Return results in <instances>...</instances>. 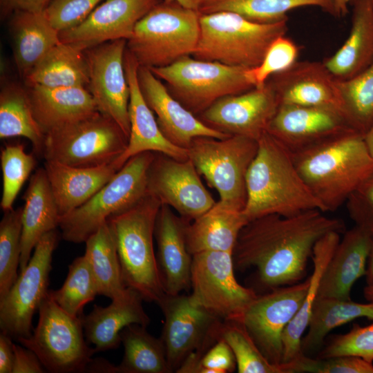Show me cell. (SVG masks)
<instances>
[{"mask_svg":"<svg viewBox=\"0 0 373 373\" xmlns=\"http://www.w3.org/2000/svg\"><path fill=\"white\" fill-rule=\"evenodd\" d=\"M319 209L283 216L269 214L249 221L233 251L234 265L256 268L261 283L271 289L299 283L316 242L331 231L343 233V220Z\"/></svg>","mask_w":373,"mask_h":373,"instance_id":"1","label":"cell"},{"mask_svg":"<svg viewBox=\"0 0 373 373\" xmlns=\"http://www.w3.org/2000/svg\"><path fill=\"white\" fill-rule=\"evenodd\" d=\"M258 143L246 179L242 213L248 222L269 214L291 216L311 209L324 212L298 172L292 153L267 131Z\"/></svg>","mask_w":373,"mask_h":373,"instance_id":"2","label":"cell"},{"mask_svg":"<svg viewBox=\"0 0 373 373\" xmlns=\"http://www.w3.org/2000/svg\"><path fill=\"white\" fill-rule=\"evenodd\" d=\"M296 168L324 212L335 211L373 170L363 135L356 131L292 153Z\"/></svg>","mask_w":373,"mask_h":373,"instance_id":"3","label":"cell"},{"mask_svg":"<svg viewBox=\"0 0 373 373\" xmlns=\"http://www.w3.org/2000/svg\"><path fill=\"white\" fill-rule=\"evenodd\" d=\"M161 204L147 193L131 207L107 220L115 237L125 286L143 300L157 304L166 294L153 247Z\"/></svg>","mask_w":373,"mask_h":373,"instance_id":"4","label":"cell"},{"mask_svg":"<svg viewBox=\"0 0 373 373\" xmlns=\"http://www.w3.org/2000/svg\"><path fill=\"white\" fill-rule=\"evenodd\" d=\"M287 21L260 23L229 11L201 14L200 35L192 57L252 68L262 61L272 42L285 35Z\"/></svg>","mask_w":373,"mask_h":373,"instance_id":"5","label":"cell"},{"mask_svg":"<svg viewBox=\"0 0 373 373\" xmlns=\"http://www.w3.org/2000/svg\"><path fill=\"white\" fill-rule=\"evenodd\" d=\"M200 15L176 1H161L137 23L126 49L139 66L149 68L165 67L192 55Z\"/></svg>","mask_w":373,"mask_h":373,"instance_id":"6","label":"cell"},{"mask_svg":"<svg viewBox=\"0 0 373 373\" xmlns=\"http://www.w3.org/2000/svg\"><path fill=\"white\" fill-rule=\"evenodd\" d=\"M155 153L146 151L130 158L114 177L84 204L60 216L61 238L85 242L109 217L131 207L147 194V174Z\"/></svg>","mask_w":373,"mask_h":373,"instance_id":"7","label":"cell"},{"mask_svg":"<svg viewBox=\"0 0 373 373\" xmlns=\"http://www.w3.org/2000/svg\"><path fill=\"white\" fill-rule=\"evenodd\" d=\"M150 69L165 82L169 93L196 116L223 97L255 87L249 68L197 59L191 55L169 66Z\"/></svg>","mask_w":373,"mask_h":373,"instance_id":"8","label":"cell"},{"mask_svg":"<svg viewBox=\"0 0 373 373\" xmlns=\"http://www.w3.org/2000/svg\"><path fill=\"white\" fill-rule=\"evenodd\" d=\"M128 141L112 119L98 112L46 133L41 155L73 166H102L114 162Z\"/></svg>","mask_w":373,"mask_h":373,"instance_id":"9","label":"cell"},{"mask_svg":"<svg viewBox=\"0 0 373 373\" xmlns=\"http://www.w3.org/2000/svg\"><path fill=\"white\" fill-rule=\"evenodd\" d=\"M84 334L81 318L62 309L48 292L32 335L17 341L34 352L47 372H84L97 352Z\"/></svg>","mask_w":373,"mask_h":373,"instance_id":"10","label":"cell"},{"mask_svg":"<svg viewBox=\"0 0 373 373\" xmlns=\"http://www.w3.org/2000/svg\"><path fill=\"white\" fill-rule=\"evenodd\" d=\"M258 148V140L240 135L224 139L198 137L192 140L188 151L199 174L218 191L219 202L243 211L247 174Z\"/></svg>","mask_w":373,"mask_h":373,"instance_id":"11","label":"cell"},{"mask_svg":"<svg viewBox=\"0 0 373 373\" xmlns=\"http://www.w3.org/2000/svg\"><path fill=\"white\" fill-rule=\"evenodd\" d=\"M233 253L207 251L192 256L190 299L223 321L242 323L255 291L238 283Z\"/></svg>","mask_w":373,"mask_h":373,"instance_id":"12","label":"cell"},{"mask_svg":"<svg viewBox=\"0 0 373 373\" xmlns=\"http://www.w3.org/2000/svg\"><path fill=\"white\" fill-rule=\"evenodd\" d=\"M59 238L56 229L38 242L23 270L7 294L0 299V329L13 340L28 338L33 332L32 318L48 292L53 251Z\"/></svg>","mask_w":373,"mask_h":373,"instance_id":"13","label":"cell"},{"mask_svg":"<svg viewBox=\"0 0 373 373\" xmlns=\"http://www.w3.org/2000/svg\"><path fill=\"white\" fill-rule=\"evenodd\" d=\"M157 305L164 316L160 338L171 372L193 353L202 357L220 338L224 321L192 303L189 295L166 294Z\"/></svg>","mask_w":373,"mask_h":373,"instance_id":"14","label":"cell"},{"mask_svg":"<svg viewBox=\"0 0 373 373\" xmlns=\"http://www.w3.org/2000/svg\"><path fill=\"white\" fill-rule=\"evenodd\" d=\"M309 283L308 278L257 296L243 316L242 323L262 354L274 365L282 363L283 332L300 308Z\"/></svg>","mask_w":373,"mask_h":373,"instance_id":"15","label":"cell"},{"mask_svg":"<svg viewBox=\"0 0 373 373\" xmlns=\"http://www.w3.org/2000/svg\"><path fill=\"white\" fill-rule=\"evenodd\" d=\"M126 39L108 41L84 51L89 67L88 90L97 111L112 119L126 137L130 135V90L124 57Z\"/></svg>","mask_w":373,"mask_h":373,"instance_id":"16","label":"cell"},{"mask_svg":"<svg viewBox=\"0 0 373 373\" xmlns=\"http://www.w3.org/2000/svg\"><path fill=\"white\" fill-rule=\"evenodd\" d=\"M199 175L189 158L180 161L155 153L148 171L147 193L191 222L216 203Z\"/></svg>","mask_w":373,"mask_h":373,"instance_id":"17","label":"cell"},{"mask_svg":"<svg viewBox=\"0 0 373 373\" xmlns=\"http://www.w3.org/2000/svg\"><path fill=\"white\" fill-rule=\"evenodd\" d=\"M279 106L266 82L263 86L218 99L198 117L207 126L228 134L258 140L267 131Z\"/></svg>","mask_w":373,"mask_h":373,"instance_id":"18","label":"cell"},{"mask_svg":"<svg viewBox=\"0 0 373 373\" xmlns=\"http://www.w3.org/2000/svg\"><path fill=\"white\" fill-rule=\"evenodd\" d=\"M161 0H105L79 24L59 32L61 42L86 51L131 38L137 23Z\"/></svg>","mask_w":373,"mask_h":373,"instance_id":"19","label":"cell"},{"mask_svg":"<svg viewBox=\"0 0 373 373\" xmlns=\"http://www.w3.org/2000/svg\"><path fill=\"white\" fill-rule=\"evenodd\" d=\"M352 131L339 110L289 104L279 105L267 128L291 153Z\"/></svg>","mask_w":373,"mask_h":373,"instance_id":"20","label":"cell"},{"mask_svg":"<svg viewBox=\"0 0 373 373\" xmlns=\"http://www.w3.org/2000/svg\"><path fill=\"white\" fill-rule=\"evenodd\" d=\"M137 78L142 95L155 114L161 132L173 144L188 149L198 137L224 139L231 136L207 126L184 108L150 68L139 66Z\"/></svg>","mask_w":373,"mask_h":373,"instance_id":"21","label":"cell"},{"mask_svg":"<svg viewBox=\"0 0 373 373\" xmlns=\"http://www.w3.org/2000/svg\"><path fill=\"white\" fill-rule=\"evenodd\" d=\"M267 83L279 105L327 107L343 113L338 80L323 62L296 61L287 70L272 75Z\"/></svg>","mask_w":373,"mask_h":373,"instance_id":"22","label":"cell"},{"mask_svg":"<svg viewBox=\"0 0 373 373\" xmlns=\"http://www.w3.org/2000/svg\"><path fill=\"white\" fill-rule=\"evenodd\" d=\"M138 67V63L126 49L124 68L130 90V135L126 149L114 162L115 165L120 169L130 158L146 151L162 153L180 161L188 160V149L173 144L161 132L154 113L141 92L137 78Z\"/></svg>","mask_w":373,"mask_h":373,"instance_id":"23","label":"cell"},{"mask_svg":"<svg viewBox=\"0 0 373 373\" xmlns=\"http://www.w3.org/2000/svg\"><path fill=\"white\" fill-rule=\"evenodd\" d=\"M188 222L175 215L170 207L161 204L154 237L157 246V263L166 294H179L191 288L192 255L186 242Z\"/></svg>","mask_w":373,"mask_h":373,"instance_id":"24","label":"cell"},{"mask_svg":"<svg viewBox=\"0 0 373 373\" xmlns=\"http://www.w3.org/2000/svg\"><path fill=\"white\" fill-rule=\"evenodd\" d=\"M373 245V237L356 225L340 240L321 278L318 297L350 300L354 283L366 274L365 265Z\"/></svg>","mask_w":373,"mask_h":373,"instance_id":"25","label":"cell"},{"mask_svg":"<svg viewBox=\"0 0 373 373\" xmlns=\"http://www.w3.org/2000/svg\"><path fill=\"white\" fill-rule=\"evenodd\" d=\"M142 300L129 288L126 294L112 300L107 307L94 305L89 314L80 316L87 343L93 344L97 352L116 349L121 343L119 334L124 327L131 324L147 327L150 318Z\"/></svg>","mask_w":373,"mask_h":373,"instance_id":"26","label":"cell"},{"mask_svg":"<svg viewBox=\"0 0 373 373\" xmlns=\"http://www.w3.org/2000/svg\"><path fill=\"white\" fill-rule=\"evenodd\" d=\"M44 169L60 216L87 202L119 170L115 162L77 167L55 161H45Z\"/></svg>","mask_w":373,"mask_h":373,"instance_id":"27","label":"cell"},{"mask_svg":"<svg viewBox=\"0 0 373 373\" xmlns=\"http://www.w3.org/2000/svg\"><path fill=\"white\" fill-rule=\"evenodd\" d=\"M351 28L344 44L323 61L339 81L350 79L373 61V0H350Z\"/></svg>","mask_w":373,"mask_h":373,"instance_id":"28","label":"cell"},{"mask_svg":"<svg viewBox=\"0 0 373 373\" xmlns=\"http://www.w3.org/2000/svg\"><path fill=\"white\" fill-rule=\"evenodd\" d=\"M29 88L35 117L45 134L99 112L86 87Z\"/></svg>","mask_w":373,"mask_h":373,"instance_id":"29","label":"cell"},{"mask_svg":"<svg viewBox=\"0 0 373 373\" xmlns=\"http://www.w3.org/2000/svg\"><path fill=\"white\" fill-rule=\"evenodd\" d=\"M23 200L19 272L40 239L59 227L60 215L44 168L31 176Z\"/></svg>","mask_w":373,"mask_h":373,"instance_id":"30","label":"cell"},{"mask_svg":"<svg viewBox=\"0 0 373 373\" xmlns=\"http://www.w3.org/2000/svg\"><path fill=\"white\" fill-rule=\"evenodd\" d=\"M247 222L242 211L218 202L204 213L188 222L187 249L192 256L207 251L233 253L238 235Z\"/></svg>","mask_w":373,"mask_h":373,"instance_id":"31","label":"cell"},{"mask_svg":"<svg viewBox=\"0 0 373 373\" xmlns=\"http://www.w3.org/2000/svg\"><path fill=\"white\" fill-rule=\"evenodd\" d=\"M341 233L331 231L315 244L312 258L313 271L309 276V287L303 303L283 334L282 363H289L303 354L301 339L307 328L314 303L318 297L323 274L341 240Z\"/></svg>","mask_w":373,"mask_h":373,"instance_id":"32","label":"cell"},{"mask_svg":"<svg viewBox=\"0 0 373 373\" xmlns=\"http://www.w3.org/2000/svg\"><path fill=\"white\" fill-rule=\"evenodd\" d=\"M14 57L25 78L44 57L61 42L59 32L43 12L17 11L11 23Z\"/></svg>","mask_w":373,"mask_h":373,"instance_id":"33","label":"cell"},{"mask_svg":"<svg viewBox=\"0 0 373 373\" xmlns=\"http://www.w3.org/2000/svg\"><path fill=\"white\" fill-rule=\"evenodd\" d=\"M29 86L86 87L89 67L82 51L68 44L55 46L24 78Z\"/></svg>","mask_w":373,"mask_h":373,"instance_id":"34","label":"cell"},{"mask_svg":"<svg viewBox=\"0 0 373 373\" xmlns=\"http://www.w3.org/2000/svg\"><path fill=\"white\" fill-rule=\"evenodd\" d=\"M358 317L373 320V302L363 304L351 300L317 297L312 309L308 332L301 339L303 353L310 356L322 347L331 330Z\"/></svg>","mask_w":373,"mask_h":373,"instance_id":"35","label":"cell"},{"mask_svg":"<svg viewBox=\"0 0 373 373\" xmlns=\"http://www.w3.org/2000/svg\"><path fill=\"white\" fill-rule=\"evenodd\" d=\"M85 243L84 254L90 262L98 294L111 300L126 294L129 288L123 282L115 237L108 222Z\"/></svg>","mask_w":373,"mask_h":373,"instance_id":"36","label":"cell"},{"mask_svg":"<svg viewBox=\"0 0 373 373\" xmlns=\"http://www.w3.org/2000/svg\"><path fill=\"white\" fill-rule=\"evenodd\" d=\"M305 6L318 7L339 17L332 0H207L199 12L209 14L229 11L254 22L273 23L288 21L289 11Z\"/></svg>","mask_w":373,"mask_h":373,"instance_id":"37","label":"cell"},{"mask_svg":"<svg viewBox=\"0 0 373 373\" xmlns=\"http://www.w3.org/2000/svg\"><path fill=\"white\" fill-rule=\"evenodd\" d=\"M27 138L36 154L42 153L45 133L37 122L28 93L10 84L0 94V138Z\"/></svg>","mask_w":373,"mask_h":373,"instance_id":"38","label":"cell"},{"mask_svg":"<svg viewBox=\"0 0 373 373\" xmlns=\"http://www.w3.org/2000/svg\"><path fill=\"white\" fill-rule=\"evenodd\" d=\"M139 324H131L120 332L124 356L115 373H171L161 338H157Z\"/></svg>","mask_w":373,"mask_h":373,"instance_id":"39","label":"cell"},{"mask_svg":"<svg viewBox=\"0 0 373 373\" xmlns=\"http://www.w3.org/2000/svg\"><path fill=\"white\" fill-rule=\"evenodd\" d=\"M49 296L65 312L80 317L84 307L98 294L96 281L85 254L76 258L68 266L67 277L57 290H48Z\"/></svg>","mask_w":373,"mask_h":373,"instance_id":"40","label":"cell"},{"mask_svg":"<svg viewBox=\"0 0 373 373\" xmlns=\"http://www.w3.org/2000/svg\"><path fill=\"white\" fill-rule=\"evenodd\" d=\"M338 86L345 117L363 135L373 122V61L358 75L338 80Z\"/></svg>","mask_w":373,"mask_h":373,"instance_id":"41","label":"cell"},{"mask_svg":"<svg viewBox=\"0 0 373 373\" xmlns=\"http://www.w3.org/2000/svg\"><path fill=\"white\" fill-rule=\"evenodd\" d=\"M3 212L0 222V299L7 294L19 276L23 207Z\"/></svg>","mask_w":373,"mask_h":373,"instance_id":"42","label":"cell"},{"mask_svg":"<svg viewBox=\"0 0 373 373\" xmlns=\"http://www.w3.org/2000/svg\"><path fill=\"white\" fill-rule=\"evenodd\" d=\"M231 349L238 373H283L262 354L242 323L224 321L220 333Z\"/></svg>","mask_w":373,"mask_h":373,"instance_id":"43","label":"cell"},{"mask_svg":"<svg viewBox=\"0 0 373 373\" xmlns=\"http://www.w3.org/2000/svg\"><path fill=\"white\" fill-rule=\"evenodd\" d=\"M3 178L1 208L3 211L13 209L14 202L36 166L33 154L26 153L22 144L7 145L0 155Z\"/></svg>","mask_w":373,"mask_h":373,"instance_id":"44","label":"cell"},{"mask_svg":"<svg viewBox=\"0 0 373 373\" xmlns=\"http://www.w3.org/2000/svg\"><path fill=\"white\" fill-rule=\"evenodd\" d=\"M280 366L283 373H373L372 363L350 355L312 358L303 353Z\"/></svg>","mask_w":373,"mask_h":373,"instance_id":"45","label":"cell"},{"mask_svg":"<svg viewBox=\"0 0 373 373\" xmlns=\"http://www.w3.org/2000/svg\"><path fill=\"white\" fill-rule=\"evenodd\" d=\"M299 54L298 46L285 35L275 39L269 47L262 62L249 68V74L255 86H263L272 75L291 66Z\"/></svg>","mask_w":373,"mask_h":373,"instance_id":"46","label":"cell"},{"mask_svg":"<svg viewBox=\"0 0 373 373\" xmlns=\"http://www.w3.org/2000/svg\"><path fill=\"white\" fill-rule=\"evenodd\" d=\"M356 356L373 361V323L365 327L355 325L348 333L337 335L322 349L318 358Z\"/></svg>","mask_w":373,"mask_h":373,"instance_id":"47","label":"cell"},{"mask_svg":"<svg viewBox=\"0 0 373 373\" xmlns=\"http://www.w3.org/2000/svg\"><path fill=\"white\" fill-rule=\"evenodd\" d=\"M103 0H50L43 13L59 32L82 23Z\"/></svg>","mask_w":373,"mask_h":373,"instance_id":"48","label":"cell"},{"mask_svg":"<svg viewBox=\"0 0 373 373\" xmlns=\"http://www.w3.org/2000/svg\"><path fill=\"white\" fill-rule=\"evenodd\" d=\"M356 225L373 229V170L352 192L345 202Z\"/></svg>","mask_w":373,"mask_h":373,"instance_id":"49","label":"cell"},{"mask_svg":"<svg viewBox=\"0 0 373 373\" xmlns=\"http://www.w3.org/2000/svg\"><path fill=\"white\" fill-rule=\"evenodd\" d=\"M200 364L203 373L231 372L236 367L231 349L222 338H219L202 356Z\"/></svg>","mask_w":373,"mask_h":373,"instance_id":"50","label":"cell"},{"mask_svg":"<svg viewBox=\"0 0 373 373\" xmlns=\"http://www.w3.org/2000/svg\"><path fill=\"white\" fill-rule=\"evenodd\" d=\"M14 361L12 373H43L46 369L36 354L13 343Z\"/></svg>","mask_w":373,"mask_h":373,"instance_id":"51","label":"cell"},{"mask_svg":"<svg viewBox=\"0 0 373 373\" xmlns=\"http://www.w3.org/2000/svg\"><path fill=\"white\" fill-rule=\"evenodd\" d=\"M12 338L0 333V373H12L14 361Z\"/></svg>","mask_w":373,"mask_h":373,"instance_id":"52","label":"cell"},{"mask_svg":"<svg viewBox=\"0 0 373 373\" xmlns=\"http://www.w3.org/2000/svg\"><path fill=\"white\" fill-rule=\"evenodd\" d=\"M50 0H1L3 8L7 10L41 12Z\"/></svg>","mask_w":373,"mask_h":373,"instance_id":"53","label":"cell"},{"mask_svg":"<svg viewBox=\"0 0 373 373\" xmlns=\"http://www.w3.org/2000/svg\"><path fill=\"white\" fill-rule=\"evenodd\" d=\"M180 3V5L195 10L199 11L207 0H171Z\"/></svg>","mask_w":373,"mask_h":373,"instance_id":"54","label":"cell"},{"mask_svg":"<svg viewBox=\"0 0 373 373\" xmlns=\"http://www.w3.org/2000/svg\"><path fill=\"white\" fill-rule=\"evenodd\" d=\"M339 17H344L349 12L350 0H332Z\"/></svg>","mask_w":373,"mask_h":373,"instance_id":"55","label":"cell"},{"mask_svg":"<svg viewBox=\"0 0 373 373\" xmlns=\"http://www.w3.org/2000/svg\"><path fill=\"white\" fill-rule=\"evenodd\" d=\"M363 138L367 149L373 158V122L367 131L363 134Z\"/></svg>","mask_w":373,"mask_h":373,"instance_id":"56","label":"cell"},{"mask_svg":"<svg viewBox=\"0 0 373 373\" xmlns=\"http://www.w3.org/2000/svg\"><path fill=\"white\" fill-rule=\"evenodd\" d=\"M370 263L366 271L367 285L373 286V245L369 256Z\"/></svg>","mask_w":373,"mask_h":373,"instance_id":"57","label":"cell"},{"mask_svg":"<svg viewBox=\"0 0 373 373\" xmlns=\"http://www.w3.org/2000/svg\"><path fill=\"white\" fill-rule=\"evenodd\" d=\"M364 296L367 300L373 302V286L367 285L365 287Z\"/></svg>","mask_w":373,"mask_h":373,"instance_id":"58","label":"cell"},{"mask_svg":"<svg viewBox=\"0 0 373 373\" xmlns=\"http://www.w3.org/2000/svg\"><path fill=\"white\" fill-rule=\"evenodd\" d=\"M370 233L372 234V236L373 237V229L370 231Z\"/></svg>","mask_w":373,"mask_h":373,"instance_id":"59","label":"cell"}]
</instances>
